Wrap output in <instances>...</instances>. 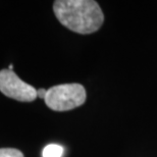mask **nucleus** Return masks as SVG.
Wrapping results in <instances>:
<instances>
[{
	"mask_svg": "<svg viewBox=\"0 0 157 157\" xmlns=\"http://www.w3.org/2000/svg\"><path fill=\"white\" fill-rule=\"evenodd\" d=\"M53 10L59 23L78 34H92L100 29L104 15L94 0H57Z\"/></svg>",
	"mask_w": 157,
	"mask_h": 157,
	"instance_id": "obj_1",
	"label": "nucleus"
},
{
	"mask_svg": "<svg viewBox=\"0 0 157 157\" xmlns=\"http://www.w3.org/2000/svg\"><path fill=\"white\" fill-rule=\"evenodd\" d=\"M44 101L51 110H71L85 103L86 90L81 84L57 85L47 90Z\"/></svg>",
	"mask_w": 157,
	"mask_h": 157,
	"instance_id": "obj_2",
	"label": "nucleus"
},
{
	"mask_svg": "<svg viewBox=\"0 0 157 157\" xmlns=\"http://www.w3.org/2000/svg\"><path fill=\"white\" fill-rule=\"evenodd\" d=\"M0 92L8 98L21 102H32L37 97V90L25 83L11 70L0 71Z\"/></svg>",
	"mask_w": 157,
	"mask_h": 157,
	"instance_id": "obj_3",
	"label": "nucleus"
},
{
	"mask_svg": "<svg viewBox=\"0 0 157 157\" xmlns=\"http://www.w3.org/2000/svg\"><path fill=\"white\" fill-rule=\"evenodd\" d=\"M63 154V148L57 144H49L43 149V157H61Z\"/></svg>",
	"mask_w": 157,
	"mask_h": 157,
	"instance_id": "obj_4",
	"label": "nucleus"
},
{
	"mask_svg": "<svg viewBox=\"0 0 157 157\" xmlns=\"http://www.w3.org/2000/svg\"><path fill=\"white\" fill-rule=\"evenodd\" d=\"M0 157H24L21 151L14 148H1Z\"/></svg>",
	"mask_w": 157,
	"mask_h": 157,
	"instance_id": "obj_5",
	"label": "nucleus"
},
{
	"mask_svg": "<svg viewBox=\"0 0 157 157\" xmlns=\"http://www.w3.org/2000/svg\"><path fill=\"white\" fill-rule=\"evenodd\" d=\"M46 93H47V90H45V89H39V90H37V96H38L39 98L45 99Z\"/></svg>",
	"mask_w": 157,
	"mask_h": 157,
	"instance_id": "obj_6",
	"label": "nucleus"
},
{
	"mask_svg": "<svg viewBox=\"0 0 157 157\" xmlns=\"http://www.w3.org/2000/svg\"><path fill=\"white\" fill-rule=\"evenodd\" d=\"M12 68H13V65L10 64V65H9V67H8V70H11L12 71Z\"/></svg>",
	"mask_w": 157,
	"mask_h": 157,
	"instance_id": "obj_7",
	"label": "nucleus"
}]
</instances>
